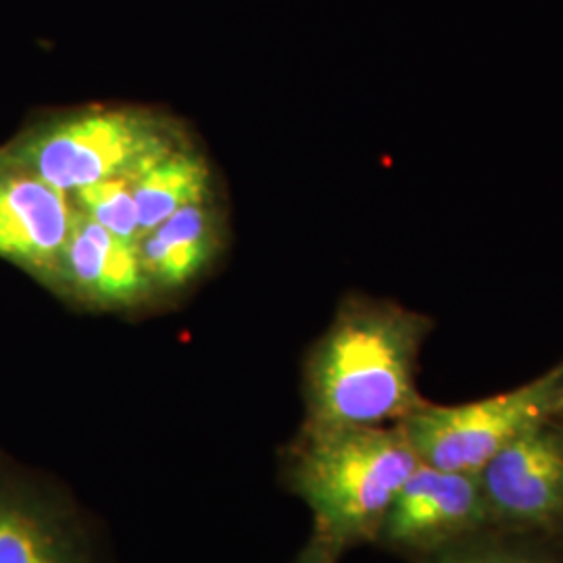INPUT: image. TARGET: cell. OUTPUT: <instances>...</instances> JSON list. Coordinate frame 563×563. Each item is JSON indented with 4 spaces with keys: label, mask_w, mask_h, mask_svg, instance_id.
<instances>
[{
    "label": "cell",
    "mask_w": 563,
    "mask_h": 563,
    "mask_svg": "<svg viewBox=\"0 0 563 563\" xmlns=\"http://www.w3.org/2000/svg\"><path fill=\"white\" fill-rule=\"evenodd\" d=\"M432 320L399 302L349 295L302 362L305 426H397L423 399L418 360Z\"/></svg>",
    "instance_id": "1"
},
{
    "label": "cell",
    "mask_w": 563,
    "mask_h": 563,
    "mask_svg": "<svg viewBox=\"0 0 563 563\" xmlns=\"http://www.w3.org/2000/svg\"><path fill=\"white\" fill-rule=\"evenodd\" d=\"M418 457L399 426H305L282 449L280 481L309 507L313 532L336 551L374 543Z\"/></svg>",
    "instance_id": "2"
},
{
    "label": "cell",
    "mask_w": 563,
    "mask_h": 563,
    "mask_svg": "<svg viewBox=\"0 0 563 563\" xmlns=\"http://www.w3.org/2000/svg\"><path fill=\"white\" fill-rule=\"evenodd\" d=\"M192 134L176 115L142 104H86L46 113L0 146V163L65 195L134 176Z\"/></svg>",
    "instance_id": "3"
},
{
    "label": "cell",
    "mask_w": 563,
    "mask_h": 563,
    "mask_svg": "<svg viewBox=\"0 0 563 563\" xmlns=\"http://www.w3.org/2000/svg\"><path fill=\"white\" fill-rule=\"evenodd\" d=\"M562 390L563 363L534 383L483 401H423L397 426L418 462L446 472L478 474L507 444L549 422L555 416Z\"/></svg>",
    "instance_id": "4"
},
{
    "label": "cell",
    "mask_w": 563,
    "mask_h": 563,
    "mask_svg": "<svg viewBox=\"0 0 563 563\" xmlns=\"http://www.w3.org/2000/svg\"><path fill=\"white\" fill-rule=\"evenodd\" d=\"M0 563H101L78 501L59 483L2 451Z\"/></svg>",
    "instance_id": "5"
},
{
    "label": "cell",
    "mask_w": 563,
    "mask_h": 563,
    "mask_svg": "<svg viewBox=\"0 0 563 563\" xmlns=\"http://www.w3.org/2000/svg\"><path fill=\"white\" fill-rule=\"evenodd\" d=\"M490 520L476 474L418 463L384 516L374 544L409 558H432L467 543Z\"/></svg>",
    "instance_id": "6"
},
{
    "label": "cell",
    "mask_w": 563,
    "mask_h": 563,
    "mask_svg": "<svg viewBox=\"0 0 563 563\" xmlns=\"http://www.w3.org/2000/svg\"><path fill=\"white\" fill-rule=\"evenodd\" d=\"M48 292L92 313H141L162 302L142 265L139 242L115 236L78 209Z\"/></svg>",
    "instance_id": "7"
},
{
    "label": "cell",
    "mask_w": 563,
    "mask_h": 563,
    "mask_svg": "<svg viewBox=\"0 0 563 563\" xmlns=\"http://www.w3.org/2000/svg\"><path fill=\"white\" fill-rule=\"evenodd\" d=\"M493 523L551 528L563 520V437L541 423L476 474Z\"/></svg>",
    "instance_id": "8"
},
{
    "label": "cell",
    "mask_w": 563,
    "mask_h": 563,
    "mask_svg": "<svg viewBox=\"0 0 563 563\" xmlns=\"http://www.w3.org/2000/svg\"><path fill=\"white\" fill-rule=\"evenodd\" d=\"M76 220L71 197L0 163V260L51 290Z\"/></svg>",
    "instance_id": "9"
},
{
    "label": "cell",
    "mask_w": 563,
    "mask_h": 563,
    "mask_svg": "<svg viewBox=\"0 0 563 563\" xmlns=\"http://www.w3.org/2000/svg\"><path fill=\"white\" fill-rule=\"evenodd\" d=\"M225 241L228 216L218 199L180 209L146 230L139 251L159 299H174L207 276L222 257Z\"/></svg>",
    "instance_id": "10"
},
{
    "label": "cell",
    "mask_w": 563,
    "mask_h": 563,
    "mask_svg": "<svg viewBox=\"0 0 563 563\" xmlns=\"http://www.w3.org/2000/svg\"><path fill=\"white\" fill-rule=\"evenodd\" d=\"M218 176L199 142L184 141L146 163L132 188L142 234L180 209L218 199Z\"/></svg>",
    "instance_id": "11"
},
{
    "label": "cell",
    "mask_w": 563,
    "mask_h": 563,
    "mask_svg": "<svg viewBox=\"0 0 563 563\" xmlns=\"http://www.w3.org/2000/svg\"><path fill=\"white\" fill-rule=\"evenodd\" d=\"M71 202L81 216L90 218L115 236L125 241H141V218L134 199L132 176H120L88 186L71 195Z\"/></svg>",
    "instance_id": "12"
},
{
    "label": "cell",
    "mask_w": 563,
    "mask_h": 563,
    "mask_svg": "<svg viewBox=\"0 0 563 563\" xmlns=\"http://www.w3.org/2000/svg\"><path fill=\"white\" fill-rule=\"evenodd\" d=\"M428 563H558L528 549H511L505 544H455L443 553L428 558Z\"/></svg>",
    "instance_id": "13"
},
{
    "label": "cell",
    "mask_w": 563,
    "mask_h": 563,
    "mask_svg": "<svg viewBox=\"0 0 563 563\" xmlns=\"http://www.w3.org/2000/svg\"><path fill=\"white\" fill-rule=\"evenodd\" d=\"M341 558V551H336L332 544L325 543L320 537L311 534L295 563H339Z\"/></svg>",
    "instance_id": "14"
},
{
    "label": "cell",
    "mask_w": 563,
    "mask_h": 563,
    "mask_svg": "<svg viewBox=\"0 0 563 563\" xmlns=\"http://www.w3.org/2000/svg\"><path fill=\"white\" fill-rule=\"evenodd\" d=\"M555 416H563V390L562 397H560V401H558V407H555Z\"/></svg>",
    "instance_id": "15"
}]
</instances>
